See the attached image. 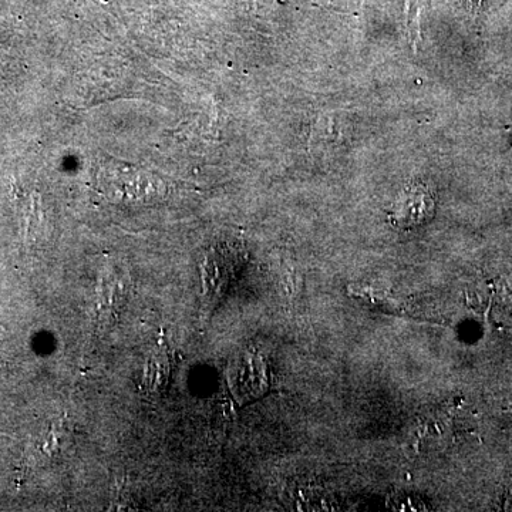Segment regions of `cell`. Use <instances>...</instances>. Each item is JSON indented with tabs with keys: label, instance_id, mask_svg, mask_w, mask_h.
<instances>
[{
	"label": "cell",
	"instance_id": "obj_1",
	"mask_svg": "<svg viewBox=\"0 0 512 512\" xmlns=\"http://www.w3.org/2000/svg\"><path fill=\"white\" fill-rule=\"evenodd\" d=\"M228 380L238 402L258 399L268 389L264 360L255 353H244L229 366Z\"/></svg>",
	"mask_w": 512,
	"mask_h": 512
},
{
	"label": "cell",
	"instance_id": "obj_2",
	"mask_svg": "<svg viewBox=\"0 0 512 512\" xmlns=\"http://www.w3.org/2000/svg\"><path fill=\"white\" fill-rule=\"evenodd\" d=\"M174 357L168 348H157L148 357L144 383L150 392L157 393L167 387L173 372Z\"/></svg>",
	"mask_w": 512,
	"mask_h": 512
},
{
	"label": "cell",
	"instance_id": "obj_3",
	"mask_svg": "<svg viewBox=\"0 0 512 512\" xmlns=\"http://www.w3.org/2000/svg\"><path fill=\"white\" fill-rule=\"evenodd\" d=\"M433 208L429 195L420 190L410 191L400 202L399 210L396 211V220L402 227H414L429 220Z\"/></svg>",
	"mask_w": 512,
	"mask_h": 512
},
{
	"label": "cell",
	"instance_id": "obj_4",
	"mask_svg": "<svg viewBox=\"0 0 512 512\" xmlns=\"http://www.w3.org/2000/svg\"><path fill=\"white\" fill-rule=\"evenodd\" d=\"M423 9V0H407L406 5V26L409 35L410 45L417 49L420 45V18Z\"/></svg>",
	"mask_w": 512,
	"mask_h": 512
},
{
	"label": "cell",
	"instance_id": "obj_5",
	"mask_svg": "<svg viewBox=\"0 0 512 512\" xmlns=\"http://www.w3.org/2000/svg\"><path fill=\"white\" fill-rule=\"evenodd\" d=\"M470 2H480V0H470Z\"/></svg>",
	"mask_w": 512,
	"mask_h": 512
}]
</instances>
